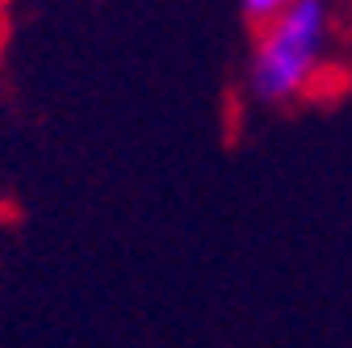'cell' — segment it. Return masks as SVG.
<instances>
[{
  "label": "cell",
  "mask_w": 352,
  "mask_h": 348,
  "mask_svg": "<svg viewBox=\"0 0 352 348\" xmlns=\"http://www.w3.org/2000/svg\"><path fill=\"white\" fill-rule=\"evenodd\" d=\"M331 51V9L327 0H294V5L260 25L248 55V93L264 105H294L315 89Z\"/></svg>",
  "instance_id": "1"
},
{
  "label": "cell",
  "mask_w": 352,
  "mask_h": 348,
  "mask_svg": "<svg viewBox=\"0 0 352 348\" xmlns=\"http://www.w3.org/2000/svg\"><path fill=\"white\" fill-rule=\"evenodd\" d=\"M294 5V0H239V9H243V21L248 25H269V21H277L285 9Z\"/></svg>",
  "instance_id": "2"
}]
</instances>
